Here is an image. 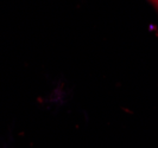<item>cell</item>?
<instances>
[{"label": "cell", "mask_w": 158, "mask_h": 148, "mask_svg": "<svg viewBox=\"0 0 158 148\" xmlns=\"http://www.w3.org/2000/svg\"><path fill=\"white\" fill-rule=\"evenodd\" d=\"M150 1L153 4V5H155V6H156V7L158 8V0H150Z\"/></svg>", "instance_id": "cell-1"}]
</instances>
